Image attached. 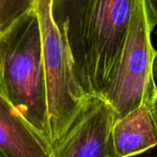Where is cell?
I'll use <instances>...</instances> for the list:
<instances>
[{
  "label": "cell",
  "mask_w": 157,
  "mask_h": 157,
  "mask_svg": "<svg viewBox=\"0 0 157 157\" xmlns=\"http://www.w3.org/2000/svg\"><path fill=\"white\" fill-rule=\"evenodd\" d=\"M114 112L99 95H92L49 157H116L112 140Z\"/></svg>",
  "instance_id": "obj_5"
},
{
  "label": "cell",
  "mask_w": 157,
  "mask_h": 157,
  "mask_svg": "<svg viewBox=\"0 0 157 157\" xmlns=\"http://www.w3.org/2000/svg\"><path fill=\"white\" fill-rule=\"evenodd\" d=\"M157 33V32H156ZM153 74H154V78L157 80V55L155 57V61H154V66H153Z\"/></svg>",
  "instance_id": "obj_12"
},
{
  "label": "cell",
  "mask_w": 157,
  "mask_h": 157,
  "mask_svg": "<svg viewBox=\"0 0 157 157\" xmlns=\"http://www.w3.org/2000/svg\"><path fill=\"white\" fill-rule=\"evenodd\" d=\"M151 157H157V153H156V154H154V155H153V156H151Z\"/></svg>",
  "instance_id": "obj_14"
},
{
  "label": "cell",
  "mask_w": 157,
  "mask_h": 157,
  "mask_svg": "<svg viewBox=\"0 0 157 157\" xmlns=\"http://www.w3.org/2000/svg\"><path fill=\"white\" fill-rule=\"evenodd\" d=\"M151 103H143L114 122L112 140L116 157L136 156L157 146V120Z\"/></svg>",
  "instance_id": "obj_8"
},
{
  "label": "cell",
  "mask_w": 157,
  "mask_h": 157,
  "mask_svg": "<svg viewBox=\"0 0 157 157\" xmlns=\"http://www.w3.org/2000/svg\"><path fill=\"white\" fill-rule=\"evenodd\" d=\"M148 20L151 29L157 25V0H145Z\"/></svg>",
  "instance_id": "obj_10"
},
{
  "label": "cell",
  "mask_w": 157,
  "mask_h": 157,
  "mask_svg": "<svg viewBox=\"0 0 157 157\" xmlns=\"http://www.w3.org/2000/svg\"><path fill=\"white\" fill-rule=\"evenodd\" d=\"M93 0H52L53 18L68 44L76 73L84 91L92 94L85 50V30Z\"/></svg>",
  "instance_id": "obj_6"
},
{
  "label": "cell",
  "mask_w": 157,
  "mask_h": 157,
  "mask_svg": "<svg viewBox=\"0 0 157 157\" xmlns=\"http://www.w3.org/2000/svg\"><path fill=\"white\" fill-rule=\"evenodd\" d=\"M52 148L0 94V151L9 157H49Z\"/></svg>",
  "instance_id": "obj_7"
},
{
  "label": "cell",
  "mask_w": 157,
  "mask_h": 157,
  "mask_svg": "<svg viewBox=\"0 0 157 157\" xmlns=\"http://www.w3.org/2000/svg\"><path fill=\"white\" fill-rule=\"evenodd\" d=\"M35 0H0V33L34 8Z\"/></svg>",
  "instance_id": "obj_9"
},
{
  "label": "cell",
  "mask_w": 157,
  "mask_h": 157,
  "mask_svg": "<svg viewBox=\"0 0 157 157\" xmlns=\"http://www.w3.org/2000/svg\"><path fill=\"white\" fill-rule=\"evenodd\" d=\"M137 0H93L85 50L92 94L100 95L126 41Z\"/></svg>",
  "instance_id": "obj_4"
},
{
  "label": "cell",
  "mask_w": 157,
  "mask_h": 157,
  "mask_svg": "<svg viewBox=\"0 0 157 157\" xmlns=\"http://www.w3.org/2000/svg\"><path fill=\"white\" fill-rule=\"evenodd\" d=\"M151 109H152V112L155 116V118L157 120V89H156V93L153 96V99L151 100Z\"/></svg>",
  "instance_id": "obj_11"
},
{
  "label": "cell",
  "mask_w": 157,
  "mask_h": 157,
  "mask_svg": "<svg viewBox=\"0 0 157 157\" xmlns=\"http://www.w3.org/2000/svg\"><path fill=\"white\" fill-rule=\"evenodd\" d=\"M0 94L51 141L41 26L34 8L0 33Z\"/></svg>",
  "instance_id": "obj_1"
},
{
  "label": "cell",
  "mask_w": 157,
  "mask_h": 157,
  "mask_svg": "<svg viewBox=\"0 0 157 157\" xmlns=\"http://www.w3.org/2000/svg\"><path fill=\"white\" fill-rule=\"evenodd\" d=\"M152 31L145 0H137L123 48L99 95L111 106L115 121L143 103H151L156 93L153 66L157 51L151 44Z\"/></svg>",
  "instance_id": "obj_3"
},
{
  "label": "cell",
  "mask_w": 157,
  "mask_h": 157,
  "mask_svg": "<svg viewBox=\"0 0 157 157\" xmlns=\"http://www.w3.org/2000/svg\"><path fill=\"white\" fill-rule=\"evenodd\" d=\"M0 157H9V156H7L2 151H0Z\"/></svg>",
  "instance_id": "obj_13"
},
{
  "label": "cell",
  "mask_w": 157,
  "mask_h": 157,
  "mask_svg": "<svg viewBox=\"0 0 157 157\" xmlns=\"http://www.w3.org/2000/svg\"><path fill=\"white\" fill-rule=\"evenodd\" d=\"M46 75L50 138L52 146L66 134L89 98L78 81L68 44L52 13V0H35Z\"/></svg>",
  "instance_id": "obj_2"
}]
</instances>
